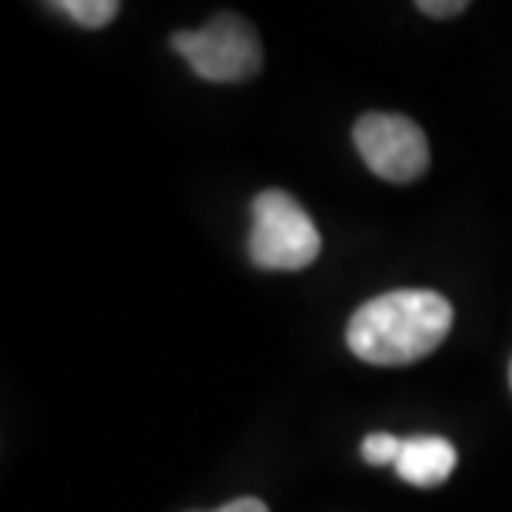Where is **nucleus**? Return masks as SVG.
Here are the masks:
<instances>
[{"instance_id":"f03ea898","label":"nucleus","mask_w":512,"mask_h":512,"mask_svg":"<svg viewBox=\"0 0 512 512\" xmlns=\"http://www.w3.org/2000/svg\"><path fill=\"white\" fill-rule=\"evenodd\" d=\"M250 213V260L260 270H306L320 256V230L290 193L263 190L253 200Z\"/></svg>"},{"instance_id":"7ed1b4c3","label":"nucleus","mask_w":512,"mask_h":512,"mask_svg":"<svg viewBox=\"0 0 512 512\" xmlns=\"http://www.w3.org/2000/svg\"><path fill=\"white\" fill-rule=\"evenodd\" d=\"M170 47L187 57L193 74L213 84H237L260 74L263 50L256 30L237 14H217L207 27L180 30L170 37Z\"/></svg>"},{"instance_id":"f257e3e1","label":"nucleus","mask_w":512,"mask_h":512,"mask_svg":"<svg viewBox=\"0 0 512 512\" xmlns=\"http://www.w3.org/2000/svg\"><path fill=\"white\" fill-rule=\"evenodd\" d=\"M453 326V306L433 290H393L363 303L346 326L353 356L370 366L426 360Z\"/></svg>"},{"instance_id":"20e7f679","label":"nucleus","mask_w":512,"mask_h":512,"mask_svg":"<svg viewBox=\"0 0 512 512\" xmlns=\"http://www.w3.org/2000/svg\"><path fill=\"white\" fill-rule=\"evenodd\" d=\"M353 140L360 157L380 180L413 183L429 167V143L409 117L399 114H366L356 120Z\"/></svg>"},{"instance_id":"6e6552de","label":"nucleus","mask_w":512,"mask_h":512,"mask_svg":"<svg viewBox=\"0 0 512 512\" xmlns=\"http://www.w3.org/2000/svg\"><path fill=\"white\" fill-rule=\"evenodd\" d=\"M416 7L429 17H453V14H463L469 4L466 0H419Z\"/></svg>"},{"instance_id":"1a4fd4ad","label":"nucleus","mask_w":512,"mask_h":512,"mask_svg":"<svg viewBox=\"0 0 512 512\" xmlns=\"http://www.w3.org/2000/svg\"><path fill=\"white\" fill-rule=\"evenodd\" d=\"M217 512H270L266 509L260 499H253V496H243V499H233V503H227L223 509H217Z\"/></svg>"},{"instance_id":"9d476101","label":"nucleus","mask_w":512,"mask_h":512,"mask_svg":"<svg viewBox=\"0 0 512 512\" xmlns=\"http://www.w3.org/2000/svg\"><path fill=\"white\" fill-rule=\"evenodd\" d=\"M509 380H512V373H509Z\"/></svg>"},{"instance_id":"39448f33","label":"nucleus","mask_w":512,"mask_h":512,"mask_svg":"<svg viewBox=\"0 0 512 512\" xmlns=\"http://www.w3.org/2000/svg\"><path fill=\"white\" fill-rule=\"evenodd\" d=\"M453 469H456V449L449 439H439V436L403 439V453L396 459V473L399 479H406L409 486L436 489L439 483H446Z\"/></svg>"},{"instance_id":"0eeeda50","label":"nucleus","mask_w":512,"mask_h":512,"mask_svg":"<svg viewBox=\"0 0 512 512\" xmlns=\"http://www.w3.org/2000/svg\"><path fill=\"white\" fill-rule=\"evenodd\" d=\"M399 453H403V439H396V436L373 433L363 439V459L370 466H396Z\"/></svg>"},{"instance_id":"423d86ee","label":"nucleus","mask_w":512,"mask_h":512,"mask_svg":"<svg viewBox=\"0 0 512 512\" xmlns=\"http://www.w3.org/2000/svg\"><path fill=\"white\" fill-rule=\"evenodd\" d=\"M54 7H60L64 14L74 17L80 27H90V30L107 27L110 20L120 14L117 0H64V4H54Z\"/></svg>"}]
</instances>
